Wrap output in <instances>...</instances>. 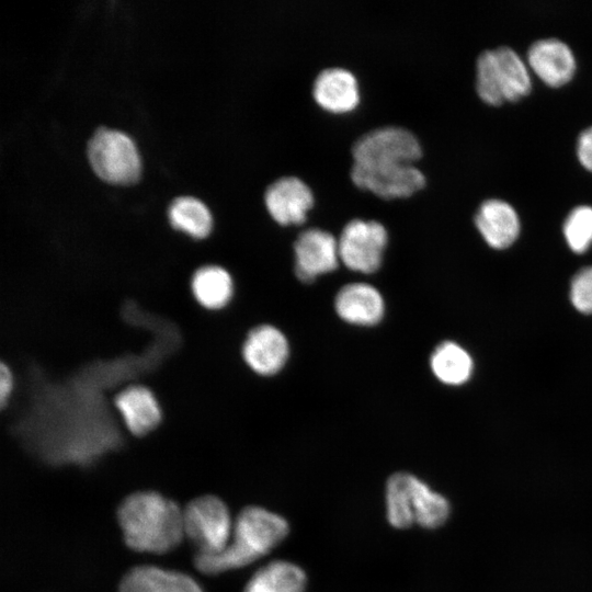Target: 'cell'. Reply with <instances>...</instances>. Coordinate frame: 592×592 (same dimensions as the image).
<instances>
[{
  "mask_svg": "<svg viewBox=\"0 0 592 592\" xmlns=\"http://www.w3.org/2000/svg\"><path fill=\"white\" fill-rule=\"evenodd\" d=\"M352 181L385 201L408 198L426 185L415 166L423 156L418 137L409 129L386 125L362 134L352 147Z\"/></svg>",
  "mask_w": 592,
  "mask_h": 592,
  "instance_id": "obj_1",
  "label": "cell"
},
{
  "mask_svg": "<svg viewBox=\"0 0 592 592\" xmlns=\"http://www.w3.org/2000/svg\"><path fill=\"white\" fill-rule=\"evenodd\" d=\"M116 515L125 544L138 553H169L184 536L183 510L156 491L130 493Z\"/></svg>",
  "mask_w": 592,
  "mask_h": 592,
  "instance_id": "obj_2",
  "label": "cell"
},
{
  "mask_svg": "<svg viewBox=\"0 0 592 592\" xmlns=\"http://www.w3.org/2000/svg\"><path fill=\"white\" fill-rule=\"evenodd\" d=\"M288 534V523L259 506L244 508L237 516L227 547L215 555L195 554L194 565L206 574L244 567L270 553Z\"/></svg>",
  "mask_w": 592,
  "mask_h": 592,
  "instance_id": "obj_3",
  "label": "cell"
},
{
  "mask_svg": "<svg viewBox=\"0 0 592 592\" xmlns=\"http://www.w3.org/2000/svg\"><path fill=\"white\" fill-rule=\"evenodd\" d=\"M475 89L481 101L499 106L515 102L532 90L528 67L510 46L502 45L481 52L475 65Z\"/></svg>",
  "mask_w": 592,
  "mask_h": 592,
  "instance_id": "obj_4",
  "label": "cell"
},
{
  "mask_svg": "<svg viewBox=\"0 0 592 592\" xmlns=\"http://www.w3.org/2000/svg\"><path fill=\"white\" fill-rule=\"evenodd\" d=\"M389 243V231L382 221L352 218L338 235L340 261L350 271L374 273L382 266Z\"/></svg>",
  "mask_w": 592,
  "mask_h": 592,
  "instance_id": "obj_5",
  "label": "cell"
},
{
  "mask_svg": "<svg viewBox=\"0 0 592 592\" xmlns=\"http://www.w3.org/2000/svg\"><path fill=\"white\" fill-rule=\"evenodd\" d=\"M89 161L94 172L114 184H130L140 174V158L134 141L124 133L99 128L88 144Z\"/></svg>",
  "mask_w": 592,
  "mask_h": 592,
  "instance_id": "obj_6",
  "label": "cell"
},
{
  "mask_svg": "<svg viewBox=\"0 0 592 592\" xmlns=\"http://www.w3.org/2000/svg\"><path fill=\"white\" fill-rule=\"evenodd\" d=\"M184 535L196 546V554L223 551L232 534L234 524L225 502L215 496L198 497L183 509Z\"/></svg>",
  "mask_w": 592,
  "mask_h": 592,
  "instance_id": "obj_7",
  "label": "cell"
},
{
  "mask_svg": "<svg viewBox=\"0 0 592 592\" xmlns=\"http://www.w3.org/2000/svg\"><path fill=\"white\" fill-rule=\"evenodd\" d=\"M294 272L299 281L308 283L333 272L340 261L338 237L330 230L305 226L292 241Z\"/></svg>",
  "mask_w": 592,
  "mask_h": 592,
  "instance_id": "obj_8",
  "label": "cell"
},
{
  "mask_svg": "<svg viewBox=\"0 0 592 592\" xmlns=\"http://www.w3.org/2000/svg\"><path fill=\"white\" fill-rule=\"evenodd\" d=\"M264 205L270 217L284 228L305 227L315 207L311 187L300 178L283 175L267 185Z\"/></svg>",
  "mask_w": 592,
  "mask_h": 592,
  "instance_id": "obj_9",
  "label": "cell"
},
{
  "mask_svg": "<svg viewBox=\"0 0 592 592\" xmlns=\"http://www.w3.org/2000/svg\"><path fill=\"white\" fill-rule=\"evenodd\" d=\"M240 355L252 374L263 377L272 376L285 366L289 356V343L277 327L259 323L246 332Z\"/></svg>",
  "mask_w": 592,
  "mask_h": 592,
  "instance_id": "obj_10",
  "label": "cell"
},
{
  "mask_svg": "<svg viewBox=\"0 0 592 592\" xmlns=\"http://www.w3.org/2000/svg\"><path fill=\"white\" fill-rule=\"evenodd\" d=\"M312 96L317 105L328 113H352L361 103L358 79L346 68H326L314 80Z\"/></svg>",
  "mask_w": 592,
  "mask_h": 592,
  "instance_id": "obj_11",
  "label": "cell"
},
{
  "mask_svg": "<svg viewBox=\"0 0 592 592\" xmlns=\"http://www.w3.org/2000/svg\"><path fill=\"white\" fill-rule=\"evenodd\" d=\"M124 428L134 437L152 433L162 420L160 405L155 394L144 385H128L113 398Z\"/></svg>",
  "mask_w": 592,
  "mask_h": 592,
  "instance_id": "obj_12",
  "label": "cell"
},
{
  "mask_svg": "<svg viewBox=\"0 0 592 592\" xmlns=\"http://www.w3.org/2000/svg\"><path fill=\"white\" fill-rule=\"evenodd\" d=\"M527 64L536 76L551 88L568 83L577 69L572 49L556 37L535 41L528 47Z\"/></svg>",
  "mask_w": 592,
  "mask_h": 592,
  "instance_id": "obj_13",
  "label": "cell"
},
{
  "mask_svg": "<svg viewBox=\"0 0 592 592\" xmlns=\"http://www.w3.org/2000/svg\"><path fill=\"white\" fill-rule=\"evenodd\" d=\"M385 300L371 284L355 282L342 286L334 297L338 317L349 325L371 327L385 316Z\"/></svg>",
  "mask_w": 592,
  "mask_h": 592,
  "instance_id": "obj_14",
  "label": "cell"
},
{
  "mask_svg": "<svg viewBox=\"0 0 592 592\" xmlns=\"http://www.w3.org/2000/svg\"><path fill=\"white\" fill-rule=\"evenodd\" d=\"M474 221L485 241L498 250L512 246L520 235L521 224L515 208L500 198L483 201Z\"/></svg>",
  "mask_w": 592,
  "mask_h": 592,
  "instance_id": "obj_15",
  "label": "cell"
},
{
  "mask_svg": "<svg viewBox=\"0 0 592 592\" xmlns=\"http://www.w3.org/2000/svg\"><path fill=\"white\" fill-rule=\"evenodd\" d=\"M118 592H204L189 574L156 566H137L121 580Z\"/></svg>",
  "mask_w": 592,
  "mask_h": 592,
  "instance_id": "obj_16",
  "label": "cell"
},
{
  "mask_svg": "<svg viewBox=\"0 0 592 592\" xmlns=\"http://www.w3.org/2000/svg\"><path fill=\"white\" fill-rule=\"evenodd\" d=\"M191 289L196 301L207 310L226 308L235 295V281L230 272L216 264L195 271Z\"/></svg>",
  "mask_w": 592,
  "mask_h": 592,
  "instance_id": "obj_17",
  "label": "cell"
},
{
  "mask_svg": "<svg viewBox=\"0 0 592 592\" xmlns=\"http://www.w3.org/2000/svg\"><path fill=\"white\" fill-rule=\"evenodd\" d=\"M168 219L173 230L193 240L207 239L214 229V218L208 207L190 196L172 201L168 208Z\"/></svg>",
  "mask_w": 592,
  "mask_h": 592,
  "instance_id": "obj_18",
  "label": "cell"
},
{
  "mask_svg": "<svg viewBox=\"0 0 592 592\" xmlns=\"http://www.w3.org/2000/svg\"><path fill=\"white\" fill-rule=\"evenodd\" d=\"M306 574L297 565L275 560L259 569L243 592H305Z\"/></svg>",
  "mask_w": 592,
  "mask_h": 592,
  "instance_id": "obj_19",
  "label": "cell"
},
{
  "mask_svg": "<svg viewBox=\"0 0 592 592\" xmlns=\"http://www.w3.org/2000/svg\"><path fill=\"white\" fill-rule=\"evenodd\" d=\"M430 366L434 376L449 386L465 384L474 369L469 353L453 341H444L434 349L430 357Z\"/></svg>",
  "mask_w": 592,
  "mask_h": 592,
  "instance_id": "obj_20",
  "label": "cell"
},
{
  "mask_svg": "<svg viewBox=\"0 0 592 592\" xmlns=\"http://www.w3.org/2000/svg\"><path fill=\"white\" fill-rule=\"evenodd\" d=\"M411 512L414 524L425 528H436L448 519L451 506L445 497L412 475Z\"/></svg>",
  "mask_w": 592,
  "mask_h": 592,
  "instance_id": "obj_21",
  "label": "cell"
},
{
  "mask_svg": "<svg viewBox=\"0 0 592 592\" xmlns=\"http://www.w3.org/2000/svg\"><path fill=\"white\" fill-rule=\"evenodd\" d=\"M411 479L408 473L391 475L386 485V506L389 523L397 528L414 524L411 512Z\"/></svg>",
  "mask_w": 592,
  "mask_h": 592,
  "instance_id": "obj_22",
  "label": "cell"
},
{
  "mask_svg": "<svg viewBox=\"0 0 592 592\" xmlns=\"http://www.w3.org/2000/svg\"><path fill=\"white\" fill-rule=\"evenodd\" d=\"M562 232L574 253L585 252L592 244V206L578 205L567 215Z\"/></svg>",
  "mask_w": 592,
  "mask_h": 592,
  "instance_id": "obj_23",
  "label": "cell"
},
{
  "mask_svg": "<svg viewBox=\"0 0 592 592\" xmlns=\"http://www.w3.org/2000/svg\"><path fill=\"white\" fill-rule=\"evenodd\" d=\"M570 299L580 312L592 314V265L581 269L573 276Z\"/></svg>",
  "mask_w": 592,
  "mask_h": 592,
  "instance_id": "obj_24",
  "label": "cell"
},
{
  "mask_svg": "<svg viewBox=\"0 0 592 592\" xmlns=\"http://www.w3.org/2000/svg\"><path fill=\"white\" fill-rule=\"evenodd\" d=\"M576 152L581 166L592 172V126L579 134Z\"/></svg>",
  "mask_w": 592,
  "mask_h": 592,
  "instance_id": "obj_25",
  "label": "cell"
},
{
  "mask_svg": "<svg viewBox=\"0 0 592 592\" xmlns=\"http://www.w3.org/2000/svg\"><path fill=\"white\" fill-rule=\"evenodd\" d=\"M15 387V378L12 369L0 362V407L11 398Z\"/></svg>",
  "mask_w": 592,
  "mask_h": 592,
  "instance_id": "obj_26",
  "label": "cell"
}]
</instances>
